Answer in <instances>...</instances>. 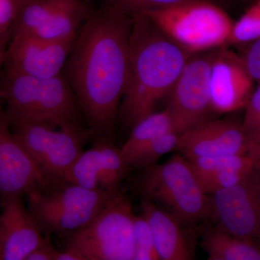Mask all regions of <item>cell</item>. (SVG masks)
I'll return each mask as SVG.
<instances>
[{
  "mask_svg": "<svg viewBox=\"0 0 260 260\" xmlns=\"http://www.w3.org/2000/svg\"><path fill=\"white\" fill-rule=\"evenodd\" d=\"M5 122H6V121H5L4 110H3V107H2V99L1 97H0V126L3 125Z\"/></svg>",
  "mask_w": 260,
  "mask_h": 260,
  "instance_id": "cell-33",
  "label": "cell"
},
{
  "mask_svg": "<svg viewBox=\"0 0 260 260\" xmlns=\"http://www.w3.org/2000/svg\"><path fill=\"white\" fill-rule=\"evenodd\" d=\"M129 169L121 149L109 138H99L91 148L80 154L65 181L87 189L118 191Z\"/></svg>",
  "mask_w": 260,
  "mask_h": 260,
  "instance_id": "cell-12",
  "label": "cell"
},
{
  "mask_svg": "<svg viewBox=\"0 0 260 260\" xmlns=\"http://www.w3.org/2000/svg\"><path fill=\"white\" fill-rule=\"evenodd\" d=\"M44 182L7 122L0 126V194L23 198Z\"/></svg>",
  "mask_w": 260,
  "mask_h": 260,
  "instance_id": "cell-16",
  "label": "cell"
},
{
  "mask_svg": "<svg viewBox=\"0 0 260 260\" xmlns=\"http://www.w3.org/2000/svg\"><path fill=\"white\" fill-rule=\"evenodd\" d=\"M131 17L127 79L117 116L132 128L170 93L192 54L179 47L145 15Z\"/></svg>",
  "mask_w": 260,
  "mask_h": 260,
  "instance_id": "cell-2",
  "label": "cell"
},
{
  "mask_svg": "<svg viewBox=\"0 0 260 260\" xmlns=\"http://www.w3.org/2000/svg\"><path fill=\"white\" fill-rule=\"evenodd\" d=\"M3 71V70H2ZM0 97L8 125L22 121L65 126L80 124L81 111L64 75L38 78L3 71Z\"/></svg>",
  "mask_w": 260,
  "mask_h": 260,
  "instance_id": "cell-3",
  "label": "cell"
},
{
  "mask_svg": "<svg viewBox=\"0 0 260 260\" xmlns=\"http://www.w3.org/2000/svg\"><path fill=\"white\" fill-rule=\"evenodd\" d=\"M211 200L219 227L232 235L254 242L260 237V176L254 169L235 185L216 191Z\"/></svg>",
  "mask_w": 260,
  "mask_h": 260,
  "instance_id": "cell-10",
  "label": "cell"
},
{
  "mask_svg": "<svg viewBox=\"0 0 260 260\" xmlns=\"http://www.w3.org/2000/svg\"><path fill=\"white\" fill-rule=\"evenodd\" d=\"M172 131L175 130L172 115L167 108L162 112L151 113L132 127L129 138L120 148L123 158L126 162L140 148Z\"/></svg>",
  "mask_w": 260,
  "mask_h": 260,
  "instance_id": "cell-20",
  "label": "cell"
},
{
  "mask_svg": "<svg viewBox=\"0 0 260 260\" xmlns=\"http://www.w3.org/2000/svg\"><path fill=\"white\" fill-rule=\"evenodd\" d=\"M255 1H256V0H255Z\"/></svg>",
  "mask_w": 260,
  "mask_h": 260,
  "instance_id": "cell-35",
  "label": "cell"
},
{
  "mask_svg": "<svg viewBox=\"0 0 260 260\" xmlns=\"http://www.w3.org/2000/svg\"><path fill=\"white\" fill-rule=\"evenodd\" d=\"M133 18L107 5L80 28L64 65L68 80L91 135L109 138L127 79Z\"/></svg>",
  "mask_w": 260,
  "mask_h": 260,
  "instance_id": "cell-1",
  "label": "cell"
},
{
  "mask_svg": "<svg viewBox=\"0 0 260 260\" xmlns=\"http://www.w3.org/2000/svg\"><path fill=\"white\" fill-rule=\"evenodd\" d=\"M108 5L114 7L132 16L146 10L161 9L189 0H107ZM213 1V0H212Z\"/></svg>",
  "mask_w": 260,
  "mask_h": 260,
  "instance_id": "cell-28",
  "label": "cell"
},
{
  "mask_svg": "<svg viewBox=\"0 0 260 260\" xmlns=\"http://www.w3.org/2000/svg\"><path fill=\"white\" fill-rule=\"evenodd\" d=\"M188 160L197 173L249 172L256 169L252 160L246 154H228L200 157Z\"/></svg>",
  "mask_w": 260,
  "mask_h": 260,
  "instance_id": "cell-24",
  "label": "cell"
},
{
  "mask_svg": "<svg viewBox=\"0 0 260 260\" xmlns=\"http://www.w3.org/2000/svg\"><path fill=\"white\" fill-rule=\"evenodd\" d=\"M60 0H18L10 37L30 35L45 23Z\"/></svg>",
  "mask_w": 260,
  "mask_h": 260,
  "instance_id": "cell-21",
  "label": "cell"
},
{
  "mask_svg": "<svg viewBox=\"0 0 260 260\" xmlns=\"http://www.w3.org/2000/svg\"><path fill=\"white\" fill-rule=\"evenodd\" d=\"M56 260H81L80 258L72 251L63 249L58 251L56 254Z\"/></svg>",
  "mask_w": 260,
  "mask_h": 260,
  "instance_id": "cell-32",
  "label": "cell"
},
{
  "mask_svg": "<svg viewBox=\"0 0 260 260\" xmlns=\"http://www.w3.org/2000/svg\"><path fill=\"white\" fill-rule=\"evenodd\" d=\"M140 187L143 198L164 205V210L184 226H195L213 215L211 200L202 189L190 162L179 154L144 169Z\"/></svg>",
  "mask_w": 260,
  "mask_h": 260,
  "instance_id": "cell-4",
  "label": "cell"
},
{
  "mask_svg": "<svg viewBox=\"0 0 260 260\" xmlns=\"http://www.w3.org/2000/svg\"><path fill=\"white\" fill-rule=\"evenodd\" d=\"M0 260H3V244H2L1 224H0Z\"/></svg>",
  "mask_w": 260,
  "mask_h": 260,
  "instance_id": "cell-34",
  "label": "cell"
},
{
  "mask_svg": "<svg viewBox=\"0 0 260 260\" xmlns=\"http://www.w3.org/2000/svg\"><path fill=\"white\" fill-rule=\"evenodd\" d=\"M140 208L150 225L160 260L195 259L194 246L182 230L184 225L146 198L142 200Z\"/></svg>",
  "mask_w": 260,
  "mask_h": 260,
  "instance_id": "cell-17",
  "label": "cell"
},
{
  "mask_svg": "<svg viewBox=\"0 0 260 260\" xmlns=\"http://www.w3.org/2000/svg\"><path fill=\"white\" fill-rule=\"evenodd\" d=\"M75 39L55 42L31 35L12 36L5 50L3 71L38 78L61 75Z\"/></svg>",
  "mask_w": 260,
  "mask_h": 260,
  "instance_id": "cell-11",
  "label": "cell"
},
{
  "mask_svg": "<svg viewBox=\"0 0 260 260\" xmlns=\"http://www.w3.org/2000/svg\"><path fill=\"white\" fill-rule=\"evenodd\" d=\"M251 172L195 173H196L200 186L205 194H213L216 191L235 185L239 181H242Z\"/></svg>",
  "mask_w": 260,
  "mask_h": 260,
  "instance_id": "cell-27",
  "label": "cell"
},
{
  "mask_svg": "<svg viewBox=\"0 0 260 260\" xmlns=\"http://www.w3.org/2000/svg\"><path fill=\"white\" fill-rule=\"evenodd\" d=\"M202 247L208 260H259L260 250L255 242L232 235L221 228L202 224L199 227Z\"/></svg>",
  "mask_w": 260,
  "mask_h": 260,
  "instance_id": "cell-19",
  "label": "cell"
},
{
  "mask_svg": "<svg viewBox=\"0 0 260 260\" xmlns=\"http://www.w3.org/2000/svg\"><path fill=\"white\" fill-rule=\"evenodd\" d=\"M133 260H160L150 225L143 215L133 218Z\"/></svg>",
  "mask_w": 260,
  "mask_h": 260,
  "instance_id": "cell-26",
  "label": "cell"
},
{
  "mask_svg": "<svg viewBox=\"0 0 260 260\" xmlns=\"http://www.w3.org/2000/svg\"><path fill=\"white\" fill-rule=\"evenodd\" d=\"M242 52L239 55L243 67L254 83L260 82V39L254 42L239 46Z\"/></svg>",
  "mask_w": 260,
  "mask_h": 260,
  "instance_id": "cell-29",
  "label": "cell"
},
{
  "mask_svg": "<svg viewBox=\"0 0 260 260\" xmlns=\"http://www.w3.org/2000/svg\"><path fill=\"white\" fill-rule=\"evenodd\" d=\"M260 39V0H256L235 23H233L226 47L242 46Z\"/></svg>",
  "mask_w": 260,
  "mask_h": 260,
  "instance_id": "cell-25",
  "label": "cell"
},
{
  "mask_svg": "<svg viewBox=\"0 0 260 260\" xmlns=\"http://www.w3.org/2000/svg\"><path fill=\"white\" fill-rule=\"evenodd\" d=\"M254 85L239 55L225 47L218 49L210 71L212 111L224 114L244 109L254 91Z\"/></svg>",
  "mask_w": 260,
  "mask_h": 260,
  "instance_id": "cell-13",
  "label": "cell"
},
{
  "mask_svg": "<svg viewBox=\"0 0 260 260\" xmlns=\"http://www.w3.org/2000/svg\"><path fill=\"white\" fill-rule=\"evenodd\" d=\"M134 215L119 191L91 221L68 235L64 249L81 260H133Z\"/></svg>",
  "mask_w": 260,
  "mask_h": 260,
  "instance_id": "cell-8",
  "label": "cell"
},
{
  "mask_svg": "<svg viewBox=\"0 0 260 260\" xmlns=\"http://www.w3.org/2000/svg\"><path fill=\"white\" fill-rule=\"evenodd\" d=\"M180 134L172 131L158 137L137 150L126 160L129 168L146 169L155 165L165 154L176 150Z\"/></svg>",
  "mask_w": 260,
  "mask_h": 260,
  "instance_id": "cell-23",
  "label": "cell"
},
{
  "mask_svg": "<svg viewBox=\"0 0 260 260\" xmlns=\"http://www.w3.org/2000/svg\"><path fill=\"white\" fill-rule=\"evenodd\" d=\"M176 150L187 159L246 154L242 122L234 119L206 120L180 134Z\"/></svg>",
  "mask_w": 260,
  "mask_h": 260,
  "instance_id": "cell-14",
  "label": "cell"
},
{
  "mask_svg": "<svg viewBox=\"0 0 260 260\" xmlns=\"http://www.w3.org/2000/svg\"><path fill=\"white\" fill-rule=\"evenodd\" d=\"M119 191L64 181L30 191L27 207L43 234L69 235L91 221Z\"/></svg>",
  "mask_w": 260,
  "mask_h": 260,
  "instance_id": "cell-5",
  "label": "cell"
},
{
  "mask_svg": "<svg viewBox=\"0 0 260 260\" xmlns=\"http://www.w3.org/2000/svg\"><path fill=\"white\" fill-rule=\"evenodd\" d=\"M1 205L3 260H25L44 242L45 236L24 205L22 197L3 198Z\"/></svg>",
  "mask_w": 260,
  "mask_h": 260,
  "instance_id": "cell-15",
  "label": "cell"
},
{
  "mask_svg": "<svg viewBox=\"0 0 260 260\" xmlns=\"http://www.w3.org/2000/svg\"><path fill=\"white\" fill-rule=\"evenodd\" d=\"M140 14L190 54L226 47L233 24L226 12L212 0H189Z\"/></svg>",
  "mask_w": 260,
  "mask_h": 260,
  "instance_id": "cell-6",
  "label": "cell"
},
{
  "mask_svg": "<svg viewBox=\"0 0 260 260\" xmlns=\"http://www.w3.org/2000/svg\"><path fill=\"white\" fill-rule=\"evenodd\" d=\"M92 12L83 0H60L45 23L30 35L55 42L74 39Z\"/></svg>",
  "mask_w": 260,
  "mask_h": 260,
  "instance_id": "cell-18",
  "label": "cell"
},
{
  "mask_svg": "<svg viewBox=\"0 0 260 260\" xmlns=\"http://www.w3.org/2000/svg\"><path fill=\"white\" fill-rule=\"evenodd\" d=\"M218 49L191 54L169 93L167 109L179 134L209 119L210 71Z\"/></svg>",
  "mask_w": 260,
  "mask_h": 260,
  "instance_id": "cell-9",
  "label": "cell"
},
{
  "mask_svg": "<svg viewBox=\"0 0 260 260\" xmlns=\"http://www.w3.org/2000/svg\"><path fill=\"white\" fill-rule=\"evenodd\" d=\"M8 126L34 162L44 185L66 181L68 171L91 135L81 124L57 126L22 121Z\"/></svg>",
  "mask_w": 260,
  "mask_h": 260,
  "instance_id": "cell-7",
  "label": "cell"
},
{
  "mask_svg": "<svg viewBox=\"0 0 260 260\" xmlns=\"http://www.w3.org/2000/svg\"><path fill=\"white\" fill-rule=\"evenodd\" d=\"M18 5V0H0V36L10 32Z\"/></svg>",
  "mask_w": 260,
  "mask_h": 260,
  "instance_id": "cell-30",
  "label": "cell"
},
{
  "mask_svg": "<svg viewBox=\"0 0 260 260\" xmlns=\"http://www.w3.org/2000/svg\"><path fill=\"white\" fill-rule=\"evenodd\" d=\"M242 129L246 138L247 155L256 169L260 168V86L254 88L245 107Z\"/></svg>",
  "mask_w": 260,
  "mask_h": 260,
  "instance_id": "cell-22",
  "label": "cell"
},
{
  "mask_svg": "<svg viewBox=\"0 0 260 260\" xmlns=\"http://www.w3.org/2000/svg\"><path fill=\"white\" fill-rule=\"evenodd\" d=\"M57 249L51 244L49 235H45L44 242L27 256L25 260H56Z\"/></svg>",
  "mask_w": 260,
  "mask_h": 260,
  "instance_id": "cell-31",
  "label": "cell"
}]
</instances>
